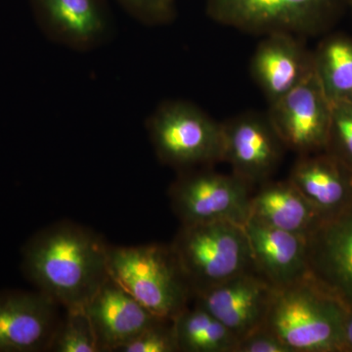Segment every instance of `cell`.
<instances>
[{"label": "cell", "instance_id": "6da1fadb", "mask_svg": "<svg viewBox=\"0 0 352 352\" xmlns=\"http://www.w3.org/2000/svg\"><path fill=\"white\" fill-rule=\"evenodd\" d=\"M109 247L92 229L61 220L28 241L23 271L38 291L65 310L85 309L110 278Z\"/></svg>", "mask_w": 352, "mask_h": 352}, {"label": "cell", "instance_id": "7a4b0ae2", "mask_svg": "<svg viewBox=\"0 0 352 352\" xmlns=\"http://www.w3.org/2000/svg\"><path fill=\"white\" fill-rule=\"evenodd\" d=\"M347 307L309 275L273 288L263 327L291 352L344 351Z\"/></svg>", "mask_w": 352, "mask_h": 352}, {"label": "cell", "instance_id": "3957f363", "mask_svg": "<svg viewBox=\"0 0 352 352\" xmlns=\"http://www.w3.org/2000/svg\"><path fill=\"white\" fill-rule=\"evenodd\" d=\"M109 276L159 318L173 320L194 298L170 245H110Z\"/></svg>", "mask_w": 352, "mask_h": 352}, {"label": "cell", "instance_id": "277c9868", "mask_svg": "<svg viewBox=\"0 0 352 352\" xmlns=\"http://www.w3.org/2000/svg\"><path fill=\"white\" fill-rule=\"evenodd\" d=\"M170 247L193 296L254 268L244 226L236 222L182 226Z\"/></svg>", "mask_w": 352, "mask_h": 352}, {"label": "cell", "instance_id": "5b68a950", "mask_svg": "<svg viewBox=\"0 0 352 352\" xmlns=\"http://www.w3.org/2000/svg\"><path fill=\"white\" fill-rule=\"evenodd\" d=\"M344 0H208L214 22L258 36H315L328 32Z\"/></svg>", "mask_w": 352, "mask_h": 352}, {"label": "cell", "instance_id": "8992f818", "mask_svg": "<svg viewBox=\"0 0 352 352\" xmlns=\"http://www.w3.org/2000/svg\"><path fill=\"white\" fill-rule=\"evenodd\" d=\"M150 140L160 161L178 170L222 162V124L189 102L162 104L148 120Z\"/></svg>", "mask_w": 352, "mask_h": 352}, {"label": "cell", "instance_id": "52a82bcc", "mask_svg": "<svg viewBox=\"0 0 352 352\" xmlns=\"http://www.w3.org/2000/svg\"><path fill=\"white\" fill-rule=\"evenodd\" d=\"M208 166L182 170L168 190L170 206L182 226L227 220L244 226L250 217L251 187L234 175Z\"/></svg>", "mask_w": 352, "mask_h": 352}, {"label": "cell", "instance_id": "ba28073f", "mask_svg": "<svg viewBox=\"0 0 352 352\" xmlns=\"http://www.w3.org/2000/svg\"><path fill=\"white\" fill-rule=\"evenodd\" d=\"M331 103L314 72L270 103L267 117L285 147L300 155L324 151L331 124Z\"/></svg>", "mask_w": 352, "mask_h": 352}, {"label": "cell", "instance_id": "9c48e42d", "mask_svg": "<svg viewBox=\"0 0 352 352\" xmlns=\"http://www.w3.org/2000/svg\"><path fill=\"white\" fill-rule=\"evenodd\" d=\"M222 162L250 185L263 184L286 149L267 116L244 113L222 124Z\"/></svg>", "mask_w": 352, "mask_h": 352}, {"label": "cell", "instance_id": "30bf717a", "mask_svg": "<svg viewBox=\"0 0 352 352\" xmlns=\"http://www.w3.org/2000/svg\"><path fill=\"white\" fill-rule=\"evenodd\" d=\"M59 305L41 292H0V352L50 351Z\"/></svg>", "mask_w": 352, "mask_h": 352}, {"label": "cell", "instance_id": "8fae6325", "mask_svg": "<svg viewBox=\"0 0 352 352\" xmlns=\"http://www.w3.org/2000/svg\"><path fill=\"white\" fill-rule=\"evenodd\" d=\"M308 275L352 307V208L322 220L307 237Z\"/></svg>", "mask_w": 352, "mask_h": 352}, {"label": "cell", "instance_id": "7c38bea8", "mask_svg": "<svg viewBox=\"0 0 352 352\" xmlns=\"http://www.w3.org/2000/svg\"><path fill=\"white\" fill-rule=\"evenodd\" d=\"M273 288L252 268L196 294L194 300L240 340L263 326Z\"/></svg>", "mask_w": 352, "mask_h": 352}, {"label": "cell", "instance_id": "4fadbf2b", "mask_svg": "<svg viewBox=\"0 0 352 352\" xmlns=\"http://www.w3.org/2000/svg\"><path fill=\"white\" fill-rule=\"evenodd\" d=\"M288 180L323 219L352 208V170L326 150L300 155Z\"/></svg>", "mask_w": 352, "mask_h": 352}, {"label": "cell", "instance_id": "5bb4252c", "mask_svg": "<svg viewBox=\"0 0 352 352\" xmlns=\"http://www.w3.org/2000/svg\"><path fill=\"white\" fill-rule=\"evenodd\" d=\"M85 309L100 352L119 351L159 319L111 277Z\"/></svg>", "mask_w": 352, "mask_h": 352}, {"label": "cell", "instance_id": "9a60e30c", "mask_svg": "<svg viewBox=\"0 0 352 352\" xmlns=\"http://www.w3.org/2000/svg\"><path fill=\"white\" fill-rule=\"evenodd\" d=\"M254 270L273 287L307 276V237L249 217L244 224Z\"/></svg>", "mask_w": 352, "mask_h": 352}, {"label": "cell", "instance_id": "2e32d148", "mask_svg": "<svg viewBox=\"0 0 352 352\" xmlns=\"http://www.w3.org/2000/svg\"><path fill=\"white\" fill-rule=\"evenodd\" d=\"M251 69L254 80L272 103L314 73V53L293 34H268L258 44Z\"/></svg>", "mask_w": 352, "mask_h": 352}, {"label": "cell", "instance_id": "e0dca14e", "mask_svg": "<svg viewBox=\"0 0 352 352\" xmlns=\"http://www.w3.org/2000/svg\"><path fill=\"white\" fill-rule=\"evenodd\" d=\"M39 27L50 38L78 50L98 45L108 32L100 0H30Z\"/></svg>", "mask_w": 352, "mask_h": 352}, {"label": "cell", "instance_id": "ac0fdd59", "mask_svg": "<svg viewBox=\"0 0 352 352\" xmlns=\"http://www.w3.org/2000/svg\"><path fill=\"white\" fill-rule=\"evenodd\" d=\"M250 217L305 237L323 220L288 179L261 184L258 191L252 193Z\"/></svg>", "mask_w": 352, "mask_h": 352}, {"label": "cell", "instance_id": "d6986e66", "mask_svg": "<svg viewBox=\"0 0 352 352\" xmlns=\"http://www.w3.org/2000/svg\"><path fill=\"white\" fill-rule=\"evenodd\" d=\"M314 53V74L331 104H352V36L328 34Z\"/></svg>", "mask_w": 352, "mask_h": 352}, {"label": "cell", "instance_id": "ffe728a7", "mask_svg": "<svg viewBox=\"0 0 352 352\" xmlns=\"http://www.w3.org/2000/svg\"><path fill=\"white\" fill-rule=\"evenodd\" d=\"M178 351L235 352L238 338L200 305L187 307L173 319Z\"/></svg>", "mask_w": 352, "mask_h": 352}, {"label": "cell", "instance_id": "44dd1931", "mask_svg": "<svg viewBox=\"0 0 352 352\" xmlns=\"http://www.w3.org/2000/svg\"><path fill=\"white\" fill-rule=\"evenodd\" d=\"M51 352H100L85 309L65 310Z\"/></svg>", "mask_w": 352, "mask_h": 352}, {"label": "cell", "instance_id": "7402d4cb", "mask_svg": "<svg viewBox=\"0 0 352 352\" xmlns=\"http://www.w3.org/2000/svg\"><path fill=\"white\" fill-rule=\"evenodd\" d=\"M331 124L326 151L352 170V104H331Z\"/></svg>", "mask_w": 352, "mask_h": 352}, {"label": "cell", "instance_id": "603a6c76", "mask_svg": "<svg viewBox=\"0 0 352 352\" xmlns=\"http://www.w3.org/2000/svg\"><path fill=\"white\" fill-rule=\"evenodd\" d=\"M173 320L159 318L118 352H178Z\"/></svg>", "mask_w": 352, "mask_h": 352}, {"label": "cell", "instance_id": "cb8c5ba5", "mask_svg": "<svg viewBox=\"0 0 352 352\" xmlns=\"http://www.w3.org/2000/svg\"><path fill=\"white\" fill-rule=\"evenodd\" d=\"M134 18L148 25L170 22L175 16V0H118Z\"/></svg>", "mask_w": 352, "mask_h": 352}, {"label": "cell", "instance_id": "d4e9b609", "mask_svg": "<svg viewBox=\"0 0 352 352\" xmlns=\"http://www.w3.org/2000/svg\"><path fill=\"white\" fill-rule=\"evenodd\" d=\"M235 352H291L276 336L263 326L238 340Z\"/></svg>", "mask_w": 352, "mask_h": 352}, {"label": "cell", "instance_id": "484cf974", "mask_svg": "<svg viewBox=\"0 0 352 352\" xmlns=\"http://www.w3.org/2000/svg\"><path fill=\"white\" fill-rule=\"evenodd\" d=\"M344 349L352 351V307H347L344 326Z\"/></svg>", "mask_w": 352, "mask_h": 352}, {"label": "cell", "instance_id": "4316f807", "mask_svg": "<svg viewBox=\"0 0 352 352\" xmlns=\"http://www.w3.org/2000/svg\"><path fill=\"white\" fill-rule=\"evenodd\" d=\"M349 4H351V13H352V0H349Z\"/></svg>", "mask_w": 352, "mask_h": 352}]
</instances>
